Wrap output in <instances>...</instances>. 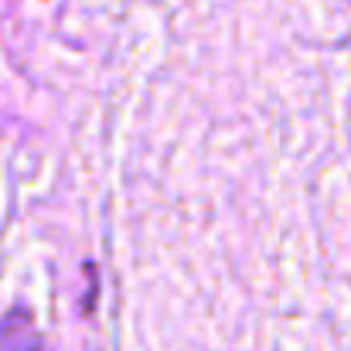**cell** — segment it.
<instances>
[{
    "label": "cell",
    "mask_w": 351,
    "mask_h": 351,
    "mask_svg": "<svg viewBox=\"0 0 351 351\" xmlns=\"http://www.w3.org/2000/svg\"><path fill=\"white\" fill-rule=\"evenodd\" d=\"M0 351H45L34 331V321L24 307L0 317Z\"/></svg>",
    "instance_id": "obj_1"
}]
</instances>
